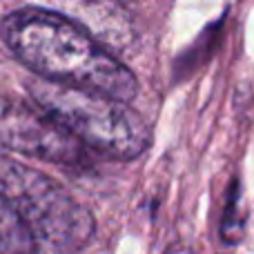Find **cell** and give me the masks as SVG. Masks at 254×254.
Instances as JSON below:
<instances>
[{
	"label": "cell",
	"mask_w": 254,
	"mask_h": 254,
	"mask_svg": "<svg viewBox=\"0 0 254 254\" xmlns=\"http://www.w3.org/2000/svg\"><path fill=\"white\" fill-rule=\"evenodd\" d=\"M7 47L40 78L131 101L138 80L129 69L65 13L25 7L0 25Z\"/></svg>",
	"instance_id": "obj_1"
},
{
	"label": "cell",
	"mask_w": 254,
	"mask_h": 254,
	"mask_svg": "<svg viewBox=\"0 0 254 254\" xmlns=\"http://www.w3.org/2000/svg\"><path fill=\"white\" fill-rule=\"evenodd\" d=\"M36 105L61 123L78 143L114 158H136L149 145V127L138 112L123 101L98 92L54 83L47 78L27 80Z\"/></svg>",
	"instance_id": "obj_2"
},
{
	"label": "cell",
	"mask_w": 254,
	"mask_h": 254,
	"mask_svg": "<svg viewBox=\"0 0 254 254\" xmlns=\"http://www.w3.org/2000/svg\"><path fill=\"white\" fill-rule=\"evenodd\" d=\"M0 192L11 201L36 241L61 254L80 252L94 239V216L49 176L0 158Z\"/></svg>",
	"instance_id": "obj_3"
},
{
	"label": "cell",
	"mask_w": 254,
	"mask_h": 254,
	"mask_svg": "<svg viewBox=\"0 0 254 254\" xmlns=\"http://www.w3.org/2000/svg\"><path fill=\"white\" fill-rule=\"evenodd\" d=\"M0 145L52 163L74 165L85 161L83 143L61 123L40 107H31L4 94H0Z\"/></svg>",
	"instance_id": "obj_4"
},
{
	"label": "cell",
	"mask_w": 254,
	"mask_h": 254,
	"mask_svg": "<svg viewBox=\"0 0 254 254\" xmlns=\"http://www.w3.org/2000/svg\"><path fill=\"white\" fill-rule=\"evenodd\" d=\"M0 254H36L34 234L2 192H0Z\"/></svg>",
	"instance_id": "obj_5"
}]
</instances>
